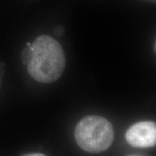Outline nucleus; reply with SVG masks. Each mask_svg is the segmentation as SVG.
Instances as JSON below:
<instances>
[{"label":"nucleus","instance_id":"0eeeda50","mask_svg":"<svg viewBox=\"0 0 156 156\" xmlns=\"http://www.w3.org/2000/svg\"><path fill=\"white\" fill-rule=\"evenodd\" d=\"M131 156H134V155H131Z\"/></svg>","mask_w":156,"mask_h":156},{"label":"nucleus","instance_id":"423d86ee","mask_svg":"<svg viewBox=\"0 0 156 156\" xmlns=\"http://www.w3.org/2000/svg\"><path fill=\"white\" fill-rule=\"evenodd\" d=\"M31 44H30V43H27V46H30Z\"/></svg>","mask_w":156,"mask_h":156},{"label":"nucleus","instance_id":"f03ea898","mask_svg":"<svg viewBox=\"0 0 156 156\" xmlns=\"http://www.w3.org/2000/svg\"><path fill=\"white\" fill-rule=\"evenodd\" d=\"M77 145L92 153L103 152L112 145L114 132L110 122L98 116H88L78 122L75 130Z\"/></svg>","mask_w":156,"mask_h":156},{"label":"nucleus","instance_id":"7ed1b4c3","mask_svg":"<svg viewBox=\"0 0 156 156\" xmlns=\"http://www.w3.org/2000/svg\"><path fill=\"white\" fill-rule=\"evenodd\" d=\"M128 143L134 147L147 148L155 146L156 126L153 122H140L134 124L125 133Z\"/></svg>","mask_w":156,"mask_h":156},{"label":"nucleus","instance_id":"39448f33","mask_svg":"<svg viewBox=\"0 0 156 156\" xmlns=\"http://www.w3.org/2000/svg\"><path fill=\"white\" fill-rule=\"evenodd\" d=\"M23 156H46V155L42 153H30V154H27V155H25Z\"/></svg>","mask_w":156,"mask_h":156},{"label":"nucleus","instance_id":"20e7f679","mask_svg":"<svg viewBox=\"0 0 156 156\" xmlns=\"http://www.w3.org/2000/svg\"><path fill=\"white\" fill-rule=\"evenodd\" d=\"M31 55H32V51H31L30 46H28L25 48L24 50L23 51L22 56H21V58H22V61L23 64L28 65L29 62H30L31 58Z\"/></svg>","mask_w":156,"mask_h":156},{"label":"nucleus","instance_id":"f257e3e1","mask_svg":"<svg viewBox=\"0 0 156 156\" xmlns=\"http://www.w3.org/2000/svg\"><path fill=\"white\" fill-rule=\"evenodd\" d=\"M30 48L29 75L40 83H51L57 80L66 64L64 50L59 43L52 37L42 35L34 41Z\"/></svg>","mask_w":156,"mask_h":156}]
</instances>
